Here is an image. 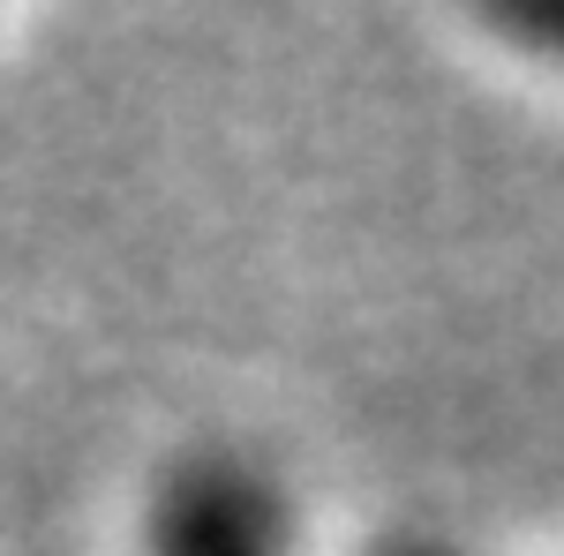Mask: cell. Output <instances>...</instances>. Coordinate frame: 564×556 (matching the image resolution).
Instances as JSON below:
<instances>
[{
	"mask_svg": "<svg viewBox=\"0 0 564 556\" xmlns=\"http://www.w3.org/2000/svg\"><path fill=\"white\" fill-rule=\"evenodd\" d=\"M497 23H505L512 39H527V45H542V53H557V61H564V0H557V8H505Z\"/></svg>",
	"mask_w": 564,
	"mask_h": 556,
	"instance_id": "obj_2",
	"label": "cell"
},
{
	"mask_svg": "<svg viewBox=\"0 0 564 556\" xmlns=\"http://www.w3.org/2000/svg\"><path fill=\"white\" fill-rule=\"evenodd\" d=\"M377 556H459L452 542H430V534H399V542H384Z\"/></svg>",
	"mask_w": 564,
	"mask_h": 556,
	"instance_id": "obj_3",
	"label": "cell"
},
{
	"mask_svg": "<svg viewBox=\"0 0 564 556\" xmlns=\"http://www.w3.org/2000/svg\"><path fill=\"white\" fill-rule=\"evenodd\" d=\"M143 556H294V519L263 467L234 451H196L159 481Z\"/></svg>",
	"mask_w": 564,
	"mask_h": 556,
	"instance_id": "obj_1",
	"label": "cell"
}]
</instances>
